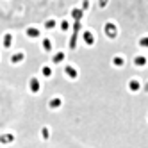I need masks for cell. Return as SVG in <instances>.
<instances>
[{
	"label": "cell",
	"mask_w": 148,
	"mask_h": 148,
	"mask_svg": "<svg viewBox=\"0 0 148 148\" xmlns=\"http://www.w3.org/2000/svg\"><path fill=\"white\" fill-rule=\"evenodd\" d=\"M13 141H14L13 134H2V136H0V145H11Z\"/></svg>",
	"instance_id": "cell-4"
},
{
	"label": "cell",
	"mask_w": 148,
	"mask_h": 148,
	"mask_svg": "<svg viewBox=\"0 0 148 148\" xmlns=\"http://www.w3.org/2000/svg\"><path fill=\"white\" fill-rule=\"evenodd\" d=\"M23 59H25V54H23V52H16V54L11 56V62H13V64H20Z\"/></svg>",
	"instance_id": "cell-3"
},
{
	"label": "cell",
	"mask_w": 148,
	"mask_h": 148,
	"mask_svg": "<svg viewBox=\"0 0 148 148\" xmlns=\"http://www.w3.org/2000/svg\"><path fill=\"white\" fill-rule=\"evenodd\" d=\"M62 59H64V54H62V52H57V54L54 56V62H61Z\"/></svg>",
	"instance_id": "cell-11"
},
{
	"label": "cell",
	"mask_w": 148,
	"mask_h": 148,
	"mask_svg": "<svg viewBox=\"0 0 148 148\" xmlns=\"http://www.w3.org/2000/svg\"><path fill=\"white\" fill-rule=\"evenodd\" d=\"M29 88H30V91H32L34 95H36V93H39V91H41V86H39V80H38L36 77H32V79L29 80Z\"/></svg>",
	"instance_id": "cell-1"
},
{
	"label": "cell",
	"mask_w": 148,
	"mask_h": 148,
	"mask_svg": "<svg viewBox=\"0 0 148 148\" xmlns=\"http://www.w3.org/2000/svg\"><path fill=\"white\" fill-rule=\"evenodd\" d=\"M43 48H45L47 52H50V50H52V41H50L48 38H45V39H43Z\"/></svg>",
	"instance_id": "cell-8"
},
{
	"label": "cell",
	"mask_w": 148,
	"mask_h": 148,
	"mask_svg": "<svg viewBox=\"0 0 148 148\" xmlns=\"http://www.w3.org/2000/svg\"><path fill=\"white\" fill-rule=\"evenodd\" d=\"M71 14H73V18H75V20H80V11H79V9H73V11H71Z\"/></svg>",
	"instance_id": "cell-12"
},
{
	"label": "cell",
	"mask_w": 148,
	"mask_h": 148,
	"mask_svg": "<svg viewBox=\"0 0 148 148\" xmlns=\"http://www.w3.org/2000/svg\"><path fill=\"white\" fill-rule=\"evenodd\" d=\"M84 41H86L88 45H93V43H95V38H93V34H91V32H84Z\"/></svg>",
	"instance_id": "cell-7"
},
{
	"label": "cell",
	"mask_w": 148,
	"mask_h": 148,
	"mask_svg": "<svg viewBox=\"0 0 148 148\" xmlns=\"http://www.w3.org/2000/svg\"><path fill=\"white\" fill-rule=\"evenodd\" d=\"M61 29H62V30H68V29H70L68 22H62V23H61Z\"/></svg>",
	"instance_id": "cell-14"
},
{
	"label": "cell",
	"mask_w": 148,
	"mask_h": 148,
	"mask_svg": "<svg viewBox=\"0 0 148 148\" xmlns=\"http://www.w3.org/2000/svg\"><path fill=\"white\" fill-rule=\"evenodd\" d=\"M2 45H4V48H11V45H13V34H11V32H5V34H4Z\"/></svg>",
	"instance_id": "cell-2"
},
{
	"label": "cell",
	"mask_w": 148,
	"mask_h": 148,
	"mask_svg": "<svg viewBox=\"0 0 148 148\" xmlns=\"http://www.w3.org/2000/svg\"><path fill=\"white\" fill-rule=\"evenodd\" d=\"M45 27H47V29H54V27H56V22H54V20H48V22L45 23Z\"/></svg>",
	"instance_id": "cell-13"
},
{
	"label": "cell",
	"mask_w": 148,
	"mask_h": 148,
	"mask_svg": "<svg viewBox=\"0 0 148 148\" xmlns=\"http://www.w3.org/2000/svg\"><path fill=\"white\" fill-rule=\"evenodd\" d=\"M59 105H61V98H54V100L50 102V107H52V109H57Z\"/></svg>",
	"instance_id": "cell-9"
},
{
	"label": "cell",
	"mask_w": 148,
	"mask_h": 148,
	"mask_svg": "<svg viewBox=\"0 0 148 148\" xmlns=\"http://www.w3.org/2000/svg\"><path fill=\"white\" fill-rule=\"evenodd\" d=\"M64 73H66V77H71V79L77 77V70L73 68V66H66L64 68Z\"/></svg>",
	"instance_id": "cell-6"
},
{
	"label": "cell",
	"mask_w": 148,
	"mask_h": 148,
	"mask_svg": "<svg viewBox=\"0 0 148 148\" xmlns=\"http://www.w3.org/2000/svg\"><path fill=\"white\" fill-rule=\"evenodd\" d=\"M25 34H27L29 38L36 39V38H39V29H36V27H29V29L25 30Z\"/></svg>",
	"instance_id": "cell-5"
},
{
	"label": "cell",
	"mask_w": 148,
	"mask_h": 148,
	"mask_svg": "<svg viewBox=\"0 0 148 148\" xmlns=\"http://www.w3.org/2000/svg\"><path fill=\"white\" fill-rule=\"evenodd\" d=\"M41 73H43L45 77H50V75H52V70H50V66H43V68H41Z\"/></svg>",
	"instance_id": "cell-10"
}]
</instances>
